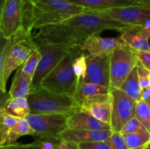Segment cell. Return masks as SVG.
I'll use <instances>...</instances> for the list:
<instances>
[{"instance_id": "cell-9", "label": "cell", "mask_w": 150, "mask_h": 149, "mask_svg": "<svg viewBox=\"0 0 150 149\" xmlns=\"http://www.w3.org/2000/svg\"><path fill=\"white\" fill-rule=\"evenodd\" d=\"M136 66L137 58L133 49L127 45L117 48L111 55V88L120 89Z\"/></svg>"}, {"instance_id": "cell-4", "label": "cell", "mask_w": 150, "mask_h": 149, "mask_svg": "<svg viewBox=\"0 0 150 149\" xmlns=\"http://www.w3.org/2000/svg\"><path fill=\"white\" fill-rule=\"evenodd\" d=\"M79 47H75L71 50L67 56L42 80L40 86L55 93L73 97L78 79L73 71V63L75 58L82 52Z\"/></svg>"}, {"instance_id": "cell-10", "label": "cell", "mask_w": 150, "mask_h": 149, "mask_svg": "<svg viewBox=\"0 0 150 149\" xmlns=\"http://www.w3.org/2000/svg\"><path fill=\"white\" fill-rule=\"evenodd\" d=\"M38 137H59L68 128L67 115L63 114H29L25 118Z\"/></svg>"}, {"instance_id": "cell-6", "label": "cell", "mask_w": 150, "mask_h": 149, "mask_svg": "<svg viewBox=\"0 0 150 149\" xmlns=\"http://www.w3.org/2000/svg\"><path fill=\"white\" fill-rule=\"evenodd\" d=\"M70 26L87 39L92 34L102 32L105 30H116L127 26L119 20L97 10H86L81 14L76 15L62 21Z\"/></svg>"}, {"instance_id": "cell-35", "label": "cell", "mask_w": 150, "mask_h": 149, "mask_svg": "<svg viewBox=\"0 0 150 149\" xmlns=\"http://www.w3.org/2000/svg\"><path fill=\"white\" fill-rule=\"evenodd\" d=\"M57 149H79L78 144L72 142L61 140L59 145Z\"/></svg>"}, {"instance_id": "cell-12", "label": "cell", "mask_w": 150, "mask_h": 149, "mask_svg": "<svg viewBox=\"0 0 150 149\" xmlns=\"http://www.w3.org/2000/svg\"><path fill=\"white\" fill-rule=\"evenodd\" d=\"M33 134V130L26 118H16L0 109V146L13 144L22 136Z\"/></svg>"}, {"instance_id": "cell-23", "label": "cell", "mask_w": 150, "mask_h": 149, "mask_svg": "<svg viewBox=\"0 0 150 149\" xmlns=\"http://www.w3.org/2000/svg\"><path fill=\"white\" fill-rule=\"evenodd\" d=\"M7 113L18 118H25L31 113L27 98H8L1 107Z\"/></svg>"}, {"instance_id": "cell-33", "label": "cell", "mask_w": 150, "mask_h": 149, "mask_svg": "<svg viewBox=\"0 0 150 149\" xmlns=\"http://www.w3.org/2000/svg\"><path fill=\"white\" fill-rule=\"evenodd\" d=\"M0 149H41V143L39 140L29 144H20V143H13L7 145L0 146Z\"/></svg>"}, {"instance_id": "cell-22", "label": "cell", "mask_w": 150, "mask_h": 149, "mask_svg": "<svg viewBox=\"0 0 150 149\" xmlns=\"http://www.w3.org/2000/svg\"><path fill=\"white\" fill-rule=\"evenodd\" d=\"M32 78L26 75L21 70V67H19L16 71L9 91L10 97H27L32 86Z\"/></svg>"}, {"instance_id": "cell-30", "label": "cell", "mask_w": 150, "mask_h": 149, "mask_svg": "<svg viewBox=\"0 0 150 149\" xmlns=\"http://www.w3.org/2000/svg\"><path fill=\"white\" fill-rule=\"evenodd\" d=\"M112 149H128L122 134L113 131L108 138L104 140Z\"/></svg>"}, {"instance_id": "cell-20", "label": "cell", "mask_w": 150, "mask_h": 149, "mask_svg": "<svg viewBox=\"0 0 150 149\" xmlns=\"http://www.w3.org/2000/svg\"><path fill=\"white\" fill-rule=\"evenodd\" d=\"M110 91H111V89L94 84V83H86L83 79H81L78 81L76 92L73 95V99L81 106L84 101L88 100L98 95L108 93Z\"/></svg>"}, {"instance_id": "cell-2", "label": "cell", "mask_w": 150, "mask_h": 149, "mask_svg": "<svg viewBox=\"0 0 150 149\" xmlns=\"http://www.w3.org/2000/svg\"><path fill=\"white\" fill-rule=\"evenodd\" d=\"M31 4L29 30L61 23L85 12L86 9L68 0H29Z\"/></svg>"}, {"instance_id": "cell-29", "label": "cell", "mask_w": 150, "mask_h": 149, "mask_svg": "<svg viewBox=\"0 0 150 149\" xmlns=\"http://www.w3.org/2000/svg\"><path fill=\"white\" fill-rule=\"evenodd\" d=\"M148 131L146 127L136 118H131L130 121H127L124 127H122L120 133L122 134H132V133H139Z\"/></svg>"}, {"instance_id": "cell-18", "label": "cell", "mask_w": 150, "mask_h": 149, "mask_svg": "<svg viewBox=\"0 0 150 149\" xmlns=\"http://www.w3.org/2000/svg\"><path fill=\"white\" fill-rule=\"evenodd\" d=\"M112 130L96 131V130L75 129H69L64 130L59 135L61 140L79 144L81 143L104 141L112 134Z\"/></svg>"}, {"instance_id": "cell-26", "label": "cell", "mask_w": 150, "mask_h": 149, "mask_svg": "<svg viewBox=\"0 0 150 149\" xmlns=\"http://www.w3.org/2000/svg\"><path fill=\"white\" fill-rule=\"evenodd\" d=\"M135 117L150 132V103L143 99L137 102Z\"/></svg>"}, {"instance_id": "cell-16", "label": "cell", "mask_w": 150, "mask_h": 149, "mask_svg": "<svg viewBox=\"0 0 150 149\" xmlns=\"http://www.w3.org/2000/svg\"><path fill=\"white\" fill-rule=\"evenodd\" d=\"M81 110L89 113L103 122L111 125L113 110V96L111 91L92 97L84 101Z\"/></svg>"}, {"instance_id": "cell-8", "label": "cell", "mask_w": 150, "mask_h": 149, "mask_svg": "<svg viewBox=\"0 0 150 149\" xmlns=\"http://www.w3.org/2000/svg\"><path fill=\"white\" fill-rule=\"evenodd\" d=\"M37 48L41 53V59L32 78L31 89L40 87L42 80L73 48L52 45H37Z\"/></svg>"}, {"instance_id": "cell-1", "label": "cell", "mask_w": 150, "mask_h": 149, "mask_svg": "<svg viewBox=\"0 0 150 149\" xmlns=\"http://www.w3.org/2000/svg\"><path fill=\"white\" fill-rule=\"evenodd\" d=\"M37 49L29 29L5 39L0 52V89L2 93H6L7 82L12 72L21 67Z\"/></svg>"}, {"instance_id": "cell-40", "label": "cell", "mask_w": 150, "mask_h": 149, "mask_svg": "<svg viewBox=\"0 0 150 149\" xmlns=\"http://www.w3.org/2000/svg\"><path fill=\"white\" fill-rule=\"evenodd\" d=\"M3 1H4V0H1V3H2V2H3Z\"/></svg>"}, {"instance_id": "cell-28", "label": "cell", "mask_w": 150, "mask_h": 149, "mask_svg": "<svg viewBox=\"0 0 150 149\" xmlns=\"http://www.w3.org/2000/svg\"><path fill=\"white\" fill-rule=\"evenodd\" d=\"M73 68L75 74L78 79V81L81 79H84L87 70L86 55L81 52L75 58L73 63Z\"/></svg>"}, {"instance_id": "cell-13", "label": "cell", "mask_w": 150, "mask_h": 149, "mask_svg": "<svg viewBox=\"0 0 150 149\" xmlns=\"http://www.w3.org/2000/svg\"><path fill=\"white\" fill-rule=\"evenodd\" d=\"M97 11L107 15L126 26H146L150 27V6L133 4Z\"/></svg>"}, {"instance_id": "cell-36", "label": "cell", "mask_w": 150, "mask_h": 149, "mask_svg": "<svg viewBox=\"0 0 150 149\" xmlns=\"http://www.w3.org/2000/svg\"><path fill=\"white\" fill-rule=\"evenodd\" d=\"M143 99V100L150 103V86L142 91V99Z\"/></svg>"}, {"instance_id": "cell-38", "label": "cell", "mask_w": 150, "mask_h": 149, "mask_svg": "<svg viewBox=\"0 0 150 149\" xmlns=\"http://www.w3.org/2000/svg\"><path fill=\"white\" fill-rule=\"evenodd\" d=\"M146 146H142V147H139V148H128V149H144V148Z\"/></svg>"}, {"instance_id": "cell-5", "label": "cell", "mask_w": 150, "mask_h": 149, "mask_svg": "<svg viewBox=\"0 0 150 149\" xmlns=\"http://www.w3.org/2000/svg\"><path fill=\"white\" fill-rule=\"evenodd\" d=\"M31 4L29 0H4L1 3L0 31L7 39L24 29H29Z\"/></svg>"}, {"instance_id": "cell-14", "label": "cell", "mask_w": 150, "mask_h": 149, "mask_svg": "<svg viewBox=\"0 0 150 149\" xmlns=\"http://www.w3.org/2000/svg\"><path fill=\"white\" fill-rule=\"evenodd\" d=\"M87 70L86 83H94L111 89V56H86Z\"/></svg>"}, {"instance_id": "cell-39", "label": "cell", "mask_w": 150, "mask_h": 149, "mask_svg": "<svg viewBox=\"0 0 150 149\" xmlns=\"http://www.w3.org/2000/svg\"><path fill=\"white\" fill-rule=\"evenodd\" d=\"M144 149H150V143L144 148Z\"/></svg>"}, {"instance_id": "cell-7", "label": "cell", "mask_w": 150, "mask_h": 149, "mask_svg": "<svg viewBox=\"0 0 150 149\" xmlns=\"http://www.w3.org/2000/svg\"><path fill=\"white\" fill-rule=\"evenodd\" d=\"M32 37L37 45H52L75 48L79 47L86 39L63 22L47 25L32 31Z\"/></svg>"}, {"instance_id": "cell-32", "label": "cell", "mask_w": 150, "mask_h": 149, "mask_svg": "<svg viewBox=\"0 0 150 149\" xmlns=\"http://www.w3.org/2000/svg\"><path fill=\"white\" fill-rule=\"evenodd\" d=\"M140 86L142 91L150 86V70L143 67L137 66Z\"/></svg>"}, {"instance_id": "cell-21", "label": "cell", "mask_w": 150, "mask_h": 149, "mask_svg": "<svg viewBox=\"0 0 150 149\" xmlns=\"http://www.w3.org/2000/svg\"><path fill=\"white\" fill-rule=\"evenodd\" d=\"M86 10H100L137 4L133 0H68Z\"/></svg>"}, {"instance_id": "cell-25", "label": "cell", "mask_w": 150, "mask_h": 149, "mask_svg": "<svg viewBox=\"0 0 150 149\" xmlns=\"http://www.w3.org/2000/svg\"><path fill=\"white\" fill-rule=\"evenodd\" d=\"M122 135L128 148H136L146 146L150 143V132L149 131Z\"/></svg>"}, {"instance_id": "cell-31", "label": "cell", "mask_w": 150, "mask_h": 149, "mask_svg": "<svg viewBox=\"0 0 150 149\" xmlns=\"http://www.w3.org/2000/svg\"><path fill=\"white\" fill-rule=\"evenodd\" d=\"M134 52L137 58V66L150 70V51H134Z\"/></svg>"}, {"instance_id": "cell-3", "label": "cell", "mask_w": 150, "mask_h": 149, "mask_svg": "<svg viewBox=\"0 0 150 149\" xmlns=\"http://www.w3.org/2000/svg\"><path fill=\"white\" fill-rule=\"evenodd\" d=\"M26 98L31 114H63L69 116L81 110L73 97L55 93L42 86L31 89Z\"/></svg>"}, {"instance_id": "cell-11", "label": "cell", "mask_w": 150, "mask_h": 149, "mask_svg": "<svg viewBox=\"0 0 150 149\" xmlns=\"http://www.w3.org/2000/svg\"><path fill=\"white\" fill-rule=\"evenodd\" d=\"M113 96V110L111 116V130L120 132L125 124L134 118L136 102L120 89H111Z\"/></svg>"}, {"instance_id": "cell-17", "label": "cell", "mask_w": 150, "mask_h": 149, "mask_svg": "<svg viewBox=\"0 0 150 149\" xmlns=\"http://www.w3.org/2000/svg\"><path fill=\"white\" fill-rule=\"evenodd\" d=\"M127 46L134 51H150V27L127 26L118 30Z\"/></svg>"}, {"instance_id": "cell-37", "label": "cell", "mask_w": 150, "mask_h": 149, "mask_svg": "<svg viewBox=\"0 0 150 149\" xmlns=\"http://www.w3.org/2000/svg\"><path fill=\"white\" fill-rule=\"evenodd\" d=\"M133 1L140 5L150 6V0H133Z\"/></svg>"}, {"instance_id": "cell-15", "label": "cell", "mask_w": 150, "mask_h": 149, "mask_svg": "<svg viewBox=\"0 0 150 149\" xmlns=\"http://www.w3.org/2000/svg\"><path fill=\"white\" fill-rule=\"evenodd\" d=\"M126 45L120 36L117 37H103L97 34L89 36L79 47L85 55L111 56L117 48Z\"/></svg>"}, {"instance_id": "cell-24", "label": "cell", "mask_w": 150, "mask_h": 149, "mask_svg": "<svg viewBox=\"0 0 150 149\" xmlns=\"http://www.w3.org/2000/svg\"><path fill=\"white\" fill-rule=\"evenodd\" d=\"M120 89H122L128 96L135 99L136 102L141 100L142 89L140 86V83H139L137 66L132 70Z\"/></svg>"}, {"instance_id": "cell-27", "label": "cell", "mask_w": 150, "mask_h": 149, "mask_svg": "<svg viewBox=\"0 0 150 149\" xmlns=\"http://www.w3.org/2000/svg\"><path fill=\"white\" fill-rule=\"evenodd\" d=\"M41 59V53L39 50L37 49L31 54L30 56L29 57L26 62L21 67V70H23V72L30 77L31 78H33L34 74L36 72L37 68L38 67L40 61Z\"/></svg>"}, {"instance_id": "cell-19", "label": "cell", "mask_w": 150, "mask_h": 149, "mask_svg": "<svg viewBox=\"0 0 150 149\" xmlns=\"http://www.w3.org/2000/svg\"><path fill=\"white\" fill-rule=\"evenodd\" d=\"M67 127L75 129L106 131L111 130V127L107 123L103 122L92 115L82 110H79L67 116Z\"/></svg>"}, {"instance_id": "cell-34", "label": "cell", "mask_w": 150, "mask_h": 149, "mask_svg": "<svg viewBox=\"0 0 150 149\" xmlns=\"http://www.w3.org/2000/svg\"><path fill=\"white\" fill-rule=\"evenodd\" d=\"M78 145L79 149H112L105 141L81 143Z\"/></svg>"}]
</instances>
